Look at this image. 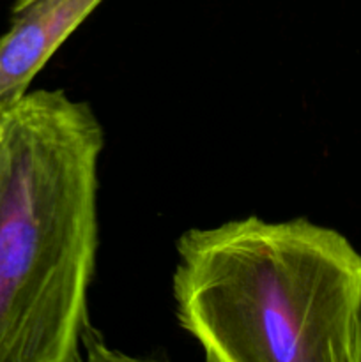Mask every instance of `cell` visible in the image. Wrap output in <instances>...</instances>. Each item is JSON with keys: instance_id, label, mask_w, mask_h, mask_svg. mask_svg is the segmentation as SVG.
Listing matches in <instances>:
<instances>
[{"instance_id": "6da1fadb", "label": "cell", "mask_w": 361, "mask_h": 362, "mask_svg": "<svg viewBox=\"0 0 361 362\" xmlns=\"http://www.w3.org/2000/svg\"><path fill=\"white\" fill-rule=\"evenodd\" d=\"M0 362H80L105 131L64 90L0 101Z\"/></svg>"}, {"instance_id": "7a4b0ae2", "label": "cell", "mask_w": 361, "mask_h": 362, "mask_svg": "<svg viewBox=\"0 0 361 362\" xmlns=\"http://www.w3.org/2000/svg\"><path fill=\"white\" fill-rule=\"evenodd\" d=\"M176 317L209 362H354L361 251L308 219L258 216L177 239Z\"/></svg>"}, {"instance_id": "3957f363", "label": "cell", "mask_w": 361, "mask_h": 362, "mask_svg": "<svg viewBox=\"0 0 361 362\" xmlns=\"http://www.w3.org/2000/svg\"><path fill=\"white\" fill-rule=\"evenodd\" d=\"M103 0H16L0 37V101L21 98Z\"/></svg>"}, {"instance_id": "277c9868", "label": "cell", "mask_w": 361, "mask_h": 362, "mask_svg": "<svg viewBox=\"0 0 361 362\" xmlns=\"http://www.w3.org/2000/svg\"><path fill=\"white\" fill-rule=\"evenodd\" d=\"M354 362H361V315L357 322V334H356V350H354Z\"/></svg>"}, {"instance_id": "5b68a950", "label": "cell", "mask_w": 361, "mask_h": 362, "mask_svg": "<svg viewBox=\"0 0 361 362\" xmlns=\"http://www.w3.org/2000/svg\"><path fill=\"white\" fill-rule=\"evenodd\" d=\"M0 138H2V126H0Z\"/></svg>"}]
</instances>
